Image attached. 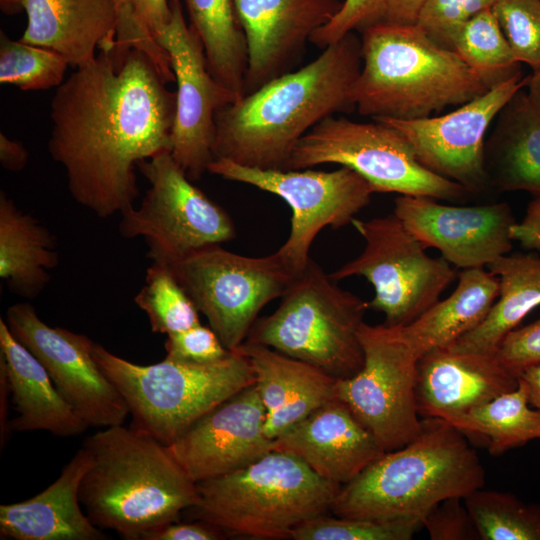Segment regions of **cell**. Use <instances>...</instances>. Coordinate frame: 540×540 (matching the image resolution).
Wrapping results in <instances>:
<instances>
[{"mask_svg": "<svg viewBox=\"0 0 540 540\" xmlns=\"http://www.w3.org/2000/svg\"><path fill=\"white\" fill-rule=\"evenodd\" d=\"M351 224L363 238V251L329 273L339 282L366 278L374 288L369 310L381 312L385 324L403 327L421 316L451 284L455 271L442 256L432 258L426 247L394 214Z\"/></svg>", "mask_w": 540, "mask_h": 540, "instance_id": "11", "label": "cell"}, {"mask_svg": "<svg viewBox=\"0 0 540 540\" xmlns=\"http://www.w3.org/2000/svg\"><path fill=\"white\" fill-rule=\"evenodd\" d=\"M499 289V279L489 269H461L451 295L410 324L398 327L400 335L418 358L433 349L449 347L485 319Z\"/></svg>", "mask_w": 540, "mask_h": 540, "instance_id": "28", "label": "cell"}, {"mask_svg": "<svg viewBox=\"0 0 540 540\" xmlns=\"http://www.w3.org/2000/svg\"><path fill=\"white\" fill-rule=\"evenodd\" d=\"M339 0H234L248 51L244 96L293 71L316 30L341 9Z\"/></svg>", "mask_w": 540, "mask_h": 540, "instance_id": "20", "label": "cell"}, {"mask_svg": "<svg viewBox=\"0 0 540 540\" xmlns=\"http://www.w3.org/2000/svg\"><path fill=\"white\" fill-rule=\"evenodd\" d=\"M484 166L491 191L540 196V109L524 87L497 114Z\"/></svg>", "mask_w": 540, "mask_h": 540, "instance_id": "27", "label": "cell"}, {"mask_svg": "<svg viewBox=\"0 0 540 540\" xmlns=\"http://www.w3.org/2000/svg\"><path fill=\"white\" fill-rule=\"evenodd\" d=\"M265 418L253 384L195 421L167 449L195 483L225 475L272 450L264 433Z\"/></svg>", "mask_w": 540, "mask_h": 540, "instance_id": "19", "label": "cell"}, {"mask_svg": "<svg viewBox=\"0 0 540 540\" xmlns=\"http://www.w3.org/2000/svg\"><path fill=\"white\" fill-rule=\"evenodd\" d=\"M519 378L496 353L433 349L417 360L415 398L423 418L450 421L514 390Z\"/></svg>", "mask_w": 540, "mask_h": 540, "instance_id": "21", "label": "cell"}, {"mask_svg": "<svg viewBox=\"0 0 540 540\" xmlns=\"http://www.w3.org/2000/svg\"><path fill=\"white\" fill-rule=\"evenodd\" d=\"M368 302L337 285L310 258L281 297L278 308L256 320L245 342L310 363L337 379L363 366L359 330Z\"/></svg>", "mask_w": 540, "mask_h": 540, "instance_id": "8", "label": "cell"}, {"mask_svg": "<svg viewBox=\"0 0 540 540\" xmlns=\"http://www.w3.org/2000/svg\"><path fill=\"white\" fill-rule=\"evenodd\" d=\"M427 0H384V22L396 25H416Z\"/></svg>", "mask_w": 540, "mask_h": 540, "instance_id": "47", "label": "cell"}, {"mask_svg": "<svg viewBox=\"0 0 540 540\" xmlns=\"http://www.w3.org/2000/svg\"><path fill=\"white\" fill-rule=\"evenodd\" d=\"M272 450L297 457L318 476L340 486L385 453L376 438L338 398L274 439Z\"/></svg>", "mask_w": 540, "mask_h": 540, "instance_id": "22", "label": "cell"}, {"mask_svg": "<svg viewBox=\"0 0 540 540\" xmlns=\"http://www.w3.org/2000/svg\"><path fill=\"white\" fill-rule=\"evenodd\" d=\"M491 11L515 59L540 70V0H497Z\"/></svg>", "mask_w": 540, "mask_h": 540, "instance_id": "38", "label": "cell"}, {"mask_svg": "<svg viewBox=\"0 0 540 540\" xmlns=\"http://www.w3.org/2000/svg\"><path fill=\"white\" fill-rule=\"evenodd\" d=\"M485 471L459 429L423 418L420 433L342 485L331 513L346 518L422 519L439 502L483 488Z\"/></svg>", "mask_w": 540, "mask_h": 540, "instance_id": "5", "label": "cell"}, {"mask_svg": "<svg viewBox=\"0 0 540 540\" xmlns=\"http://www.w3.org/2000/svg\"><path fill=\"white\" fill-rule=\"evenodd\" d=\"M117 3L119 6L118 33L128 34L135 31L140 24L126 0H117Z\"/></svg>", "mask_w": 540, "mask_h": 540, "instance_id": "51", "label": "cell"}, {"mask_svg": "<svg viewBox=\"0 0 540 540\" xmlns=\"http://www.w3.org/2000/svg\"><path fill=\"white\" fill-rule=\"evenodd\" d=\"M169 22L155 36L168 54L177 83L170 154L191 181L199 180L215 159V115L237 97L210 72L204 47L187 24L180 0H170Z\"/></svg>", "mask_w": 540, "mask_h": 540, "instance_id": "15", "label": "cell"}, {"mask_svg": "<svg viewBox=\"0 0 540 540\" xmlns=\"http://www.w3.org/2000/svg\"><path fill=\"white\" fill-rule=\"evenodd\" d=\"M519 378L527 388L530 405L540 410V364L527 368Z\"/></svg>", "mask_w": 540, "mask_h": 540, "instance_id": "50", "label": "cell"}, {"mask_svg": "<svg viewBox=\"0 0 540 540\" xmlns=\"http://www.w3.org/2000/svg\"><path fill=\"white\" fill-rule=\"evenodd\" d=\"M384 0H344L339 12L312 35L310 42L319 48L337 43L355 29L361 31L384 20Z\"/></svg>", "mask_w": 540, "mask_h": 540, "instance_id": "40", "label": "cell"}, {"mask_svg": "<svg viewBox=\"0 0 540 540\" xmlns=\"http://www.w3.org/2000/svg\"><path fill=\"white\" fill-rule=\"evenodd\" d=\"M135 17L153 38L169 22L171 6L168 0H126Z\"/></svg>", "mask_w": 540, "mask_h": 540, "instance_id": "45", "label": "cell"}, {"mask_svg": "<svg viewBox=\"0 0 540 540\" xmlns=\"http://www.w3.org/2000/svg\"><path fill=\"white\" fill-rule=\"evenodd\" d=\"M361 51L352 100L372 119L435 116L491 89L456 52L436 44L417 25L372 24L362 30Z\"/></svg>", "mask_w": 540, "mask_h": 540, "instance_id": "4", "label": "cell"}, {"mask_svg": "<svg viewBox=\"0 0 540 540\" xmlns=\"http://www.w3.org/2000/svg\"><path fill=\"white\" fill-rule=\"evenodd\" d=\"M198 500L184 511L228 536L288 539L303 522L331 512L341 486L297 457L271 450L250 465L196 483Z\"/></svg>", "mask_w": 540, "mask_h": 540, "instance_id": "6", "label": "cell"}, {"mask_svg": "<svg viewBox=\"0 0 540 540\" xmlns=\"http://www.w3.org/2000/svg\"><path fill=\"white\" fill-rule=\"evenodd\" d=\"M451 50L493 88L522 75L518 62L491 9L465 22L451 41Z\"/></svg>", "mask_w": 540, "mask_h": 540, "instance_id": "33", "label": "cell"}, {"mask_svg": "<svg viewBox=\"0 0 540 540\" xmlns=\"http://www.w3.org/2000/svg\"><path fill=\"white\" fill-rule=\"evenodd\" d=\"M69 63L59 53L37 45L14 41L1 31L0 83L23 91L58 87Z\"/></svg>", "mask_w": 540, "mask_h": 540, "instance_id": "36", "label": "cell"}, {"mask_svg": "<svg viewBox=\"0 0 540 540\" xmlns=\"http://www.w3.org/2000/svg\"><path fill=\"white\" fill-rule=\"evenodd\" d=\"M0 369L6 375L10 400L17 416L12 431H47L61 437L76 436L88 426L54 386L42 363L11 333L0 319Z\"/></svg>", "mask_w": 540, "mask_h": 540, "instance_id": "26", "label": "cell"}, {"mask_svg": "<svg viewBox=\"0 0 540 540\" xmlns=\"http://www.w3.org/2000/svg\"><path fill=\"white\" fill-rule=\"evenodd\" d=\"M511 236L523 248L540 253V196L529 202L521 222L512 227Z\"/></svg>", "mask_w": 540, "mask_h": 540, "instance_id": "46", "label": "cell"}, {"mask_svg": "<svg viewBox=\"0 0 540 540\" xmlns=\"http://www.w3.org/2000/svg\"><path fill=\"white\" fill-rule=\"evenodd\" d=\"M167 83L144 51L115 45L57 87L48 152L73 200L97 217L133 207L138 164L170 151L176 92Z\"/></svg>", "mask_w": 540, "mask_h": 540, "instance_id": "1", "label": "cell"}, {"mask_svg": "<svg viewBox=\"0 0 540 540\" xmlns=\"http://www.w3.org/2000/svg\"><path fill=\"white\" fill-rule=\"evenodd\" d=\"M149 182L138 208L123 211L119 233L142 237L152 263L173 265L203 247L236 236L230 215L193 184L170 151L138 164Z\"/></svg>", "mask_w": 540, "mask_h": 540, "instance_id": "10", "label": "cell"}, {"mask_svg": "<svg viewBox=\"0 0 540 540\" xmlns=\"http://www.w3.org/2000/svg\"><path fill=\"white\" fill-rule=\"evenodd\" d=\"M5 322L42 363L58 392L88 427L124 423L129 408L96 362L95 342L84 334L48 325L30 303L8 307Z\"/></svg>", "mask_w": 540, "mask_h": 540, "instance_id": "16", "label": "cell"}, {"mask_svg": "<svg viewBox=\"0 0 540 540\" xmlns=\"http://www.w3.org/2000/svg\"><path fill=\"white\" fill-rule=\"evenodd\" d=\"M393 213L426 248L439 250L457 268L488 267L513 247L511 229L517 221L506 202L457 206L399 195Z\"/></svg>", "mask_w": 540, "mask_h": 540, "instance_id": "18", "label": "cell"}, {"mask_svg": "<svg viewBox=\"0 0 540 540\" xmlns=\"http://www.w3.org/2000/svg\"><path fill=\"white\" fill-rule=\"evenodd\" d=\"M83 445L92 455L79 499L99 528L126 540L179 521L198 500L196 483L167 446L132 425L102 428Z\"/></svg>", "mask_w": 540, "mask_h": 540, "instance_id": "3", "label": "cell"}, {"mask_svg": "<svg viewBox=\"0 0 540 540\" xmlns=\"http://www.w3.org/2000/svg\"><path fill=\"white\" fill-rule=\"evenodd\" d=\"M166 356L170 359L210 363L229 354L218 335L209 326L201 323L181 332L167 335Z\"/></svg>", "mask_w": 540, "mask_h": 540, "instance_id": "42", "label": "cell"}, {"mask_svg": "<svg viewBox=\"0 0 540 540\" xmlns=\"http://www.w3.org/2000/svg\"><path fill=\"white\" fill-rule=\"evenodd\" d=\"M306 66L272 79L215 115V159L287 170L299 140L323 119L355 108L352 88L362 68L353 32Z\"/></svg>", "mask_w": 540, "mask_h": 540, "instance_id": "2", "label": "cell"}, {"mask_svg": "<svg viewBox=\"0 0 540 540\" xmlns=\"http://www.w3.org/2000/svg\"><path fill=\"white\" fill-rule=\"evenodd\" d=\"M525 384L448 421L466 436L485 439L488 450L499 456L510 449L540 439V410L529 406Z\"/></svg>", "mask_w": 540, "mask_h": 540, "instance_id": "32", "label": "cell"}, {"mask_svg": "<svg viewBox=\"0 0 540 540\" xmlns=\"http://www.w3.org/2000/svg\"><path fill=\"white\" fill-rule=\"evenodd\" d=\"M525 87H527L526 91L530 98L540 109V70L533 72L532 75L528 76Z\"/></svg>", "mask_w": 540, "mask_h": 540, "instance_id": "52", "label": "cell"}, {"mask_svg": "<svg viewBox=\"0 0 540 540\" xmlns=\"http://www.w3.org/2000/svg\"><path fill=\"white\" fill-rule=\"evenodd\" d=\"M29 160L28 150L16 140L0 133V163L8 171L19 172L23 170Z\"/></svg>", "mask_w": 540, "mask_h": 540, "instance_id": "48", "label": "cell"}, {"mask_svg": "<svg viewBox=\"0 0 540 540\" xmlns=\"http://www.w3.org/2000/svg\"><path fill=\"white\" fill-rule=\"evenodd\" d=\"M518 75L441 116L414 120L377 118L399 131L418 161L475 196L491 191L484 166L485 135L508 100L525 87Z\"/></svg>", "mask_w": 540, "mask_h": 540, "instance_id": "17", "label": "cell"}, {"mask_svg": "<svg viewBox=\"0 0 540 540\" xmlns=\"http://www.w3.org/2000/svg\"><path fill=\"white\" fill-rule=\"evenodd\" d=\"M339 164L360 174L374 192L430 197L453 203L475 196L460 184L425 168L395 128L373 120L360 123L329 116L296 145L287 170Z\"/></svg>", "mask_w": 540, "mask_h": 540, "instance_id": "9", "label": "cell"}, {"mask_svg": "<svg viewBox=\"0 0 540 540\" xmlns=\"http://www.w3.org/2000/svg\"><path fill=\"white\" fill-rule=\"evenodd\" d=\"M25 0H0V9L4 14L14 15L24 10Z\"/></svg>", "mask_w": 540, "mask_h": 540, "instance_id": "53", "label": "cell"}, {"mask_svg": "<svg viewBox=\"0 0 540 540\" xmlns=\"http://www.w3.org/2000/svg\"><path fill=\"white\" fill-rule=\"evenodd\" d=\"M422 524L432 540H481L464 498L439 502L425 515Z\"/></svg>", "mask_w": 540, "mask_h": 540, "instance_id": "41", "label": "cell"}, {"mask_svg": "<svg viewBox=\"0 0 540 540\" xmlns=\"http://www.w3.org/2000/svg\"><path fill=\"white\" fill-rule=\"evenodd\" d=\"M91 464L92 455L83 445L60 476L41 493L22 502L1 505V539H108L80 506V484Z\"/></svg>", "mask_w": 540, "mask_h": 540, "instance_id": "24", "label": "cell"}, {"mask_svg": "<svg viewBox=\"0 0 540 540\" xmlns=\"http://www.w3.org/2000/svg\"><path fill=\"white\" fill-rule=\"evenodd\" d=\"M59 265L56 237L36 217L0 192V277L9 291L34 299Z\"/></svg>", "mask_w": 540, "mask_h": 540, "instance_id": "29", "label": "cell"}, {"mask_svg": "<svg viewBox=\"0 0 540 540\" xmlns=\"http://www.w3.org/2000/svg\"><path fill=\"white\" fill-rule=\"evenodd\" d=\"M481 540H540V504L480 488L464 498Z\"/></svg>", "mask_w": 540, "mask_h": 540, "instance_id": "34", "label": "cell"}, {"mask_svg": "<svg viewBox=\"0 0 540 540\" xmlns=\"http://www.w3.org/2000/svg\"><path fill=\"white\" fill-rule=\"evenodd\" d=\"M266 411L264 433L273 441L310 413L337 398V378L270 347L244 342Z\"/></svg>", "mask_w": 540, "mask_h": 540, "instance_id": "23", "label": "cell"}, {"mask_svg": "<svg viewBox=\"0 0 540 540\" xmlns=\"http://www.w3.org/2000/svg\"><path fill=\"white\" fill-rule=\"evenodd\" d=\"M24 11L20 41L51 49L74 67L116 45L117 0H25Z\"/></svg>", "mask_w": 540, "mask_h": 540, "instance_id": "25", "label": "cell"}, {"mask_svg": "<svg viewBox=\"0 0 540 540\" xmlns=\"http://www.w3.org/2000/svg\"><path fill=\"white\" fill-rule=\"evenodd\" d=\"M496 355L518 378L527 368L540 364V319L508 333Z\"/></svg>", "mask_w": 540, "mask_h": 540, "instance_id": "43", "label": "cell"}, {"mask_svg": "<svg viewBox=\"0 0 540 540\" xmlns=\"http://www.w3.org/2000/svg\"><path fill=\"white\" fill-rule=\"evenodd\" d=\"M208 172L277 195L290 206V234L276 253L295 275L309 262L316 235L326 226L339 229L351 223L375 193L367 180L345 166L329 172L272 170L218 158L209 164Z\"/></svg>", "mask_w": 540, "mask_h": 540, "instance_id": "13", "label": "cell"}, {"mask_svg": "<svg viewBox=\"0 0 540 540\" xmlns=\"http://www.w3.org/2000/svg\"><path fill=\"white\" fill-rule=\"evenodd\" d=\"M497 0H427L416 25L441 47L451 50L459 28L482 11L492 9Z\"/></svg>", "mask_w": 540, "mask_h": 540, "instance_id": "39", "label": "cell"}, {"mask_svg": "<svg viewBox=\"0 0 540 540\" xmlns=\"http://www.w3.org/2000/svg\"><path fill=\"white\" fill-rule=\"evenodd\" d=\"M227 535L215 525L202 520L172 522L145 536L144 540H220Z\"/></svg>", "mask_w": 540, "mask_h": 540, "instance_id": "44", "label": "cell"}, {"mask_svg": "<svg viewBox=\"0 0 540 540\" xmlns=\"http://www.w3.org/2000/svg\"><path fill=\"white\" fill-rule=\"evenodd\" d=\"M134 303L155 333L170 335L201 323L200 312L166 264L151 263Z\"/></svg>", "mask_w": 540, "mask_h": 540, "instance_id": "35", "label": "cell"}, {"mask_svg": "<svg viewBox=\"0 0 540 540\" xmlns=\"http://www.w3.org/2000/svg\"><path fill=\"white\" fill-rule=\"evenodd\" d=\"M229 351L241 346L259 312L281 298L296 276L276 252L249 257L215 244L169 265Z\"/></svg>", "mask_w": 540, "mask_h": 540, "instance_id": "12", "label": "cell"}, {"mask_svg": "<svg viewBox=\"0 0 540 540\" xmlns=\"http://www.w3.org/2000/svg\"><path fill=\"white\" fill-rule=\"evenodd\" d=\"M423 527L417 517L346 518L328 514L307 520L292 532L294 540H410Z\"/></svg>", "mask_w": 540, "mask_h": 540, "instance_id": "37", "label": "cell"}, {"mask_svg": "<svg viewBox=\"0 0 540 540\" xmlns=\"http://www.w3.org/2000/svg\"><path fill=\"white\" fill-rule=\"evenodd\" d=\"M10 396L6 375L0 369V442L3 448L12 432L10 421L8 420V397Z\"/></svg>", "mask_w": 540, "mask_h": 540, "instance_id": "49", "label": "cell"}, {"mask_svg": "<svg viewBox=\"0 0 540 540\" xmlns=\"http://www.w3.org/2000/svg\"><path fill=\"white\" fill-rule=\"evenodd\" d=\"M487 268L499 279V295L485 319L448 348L495 354L508 333L540 305L538 255L506 254Z\"/></svg>", "mask_w": 540, "mask_h": 540, "instance_id": "30", "label": "cell"}, {"mask_svg": "<svg viewBox=\"0 0 540 540\" xmlns=\"http://www.w3.org/2000/svg\"><path fill=\"white\" fill-rule=\"evenodd\" d=\"M212 75L239 100L248 63L246 38L234 0H184Z\"/></svg>", "mask_w": 540, "mask_h": 540, "instance_id": "31", "label": "cell"}, {"mask_svg": "<svg viewBox=\"0 0 540 540\" xmlns=\"http://www.w3.org/2000/svg\"><path fill=\"white\" fill-rule=\"evenodd\" d=\"M93 356L126 401L131 425L166 446L217 405L255 384L251 364L239 348L210 363L165 357L139 365L98 343Z\"/></svg>", "mask_w": 540, "mask_h": 540, "instance_id": "7", "label": "cell"}, {"mask_svg": "<svg viewBox=\"0 0 540 540\" xmlns=\"http://www.w3.org/2000/svg\"><path fill=\"white\" fill-rule=\"evenodd\" d=\"M359 338L363 366L352 377L337 380L336 395L385 452L393 451L422 428L415 398L418 357L395 326L364 322Z\"/></svg>", "mask_w": 540, "mask_h": 540, "instance_id": "14", "label": "cell"}]
</instances>
